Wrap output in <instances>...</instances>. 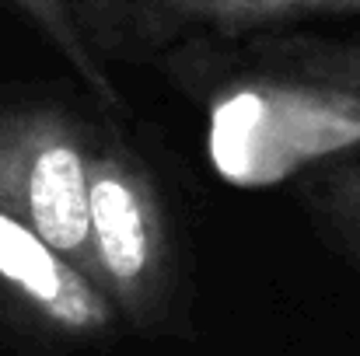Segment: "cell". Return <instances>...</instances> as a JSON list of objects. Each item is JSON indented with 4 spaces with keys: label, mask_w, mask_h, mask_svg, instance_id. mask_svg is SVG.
<instances>
[{
    "label": "cell",
    "mask_w": 360,
    "mask_h": 356,
    "mask_svg": "<svg viewBox=\"0 0 360 356\" xmlns=\"http://www.w3.org/2000/svg\"><path fill=\"white\" fill-rule=\"evenodd\" d=\"M91 279L122 322L154 332L172 308L175 241L161 189L147 164L112 136L91 147L88 182Z\"/></svg>",
    "instance_id": "6da1fadb"
},
{
    "label": "cell",
    "mask_w": 360,
    "mask_h": 356,
    "mask_svg": "<svg viewBox=\"0 0 360 356\" xmlns=\"http://www.w3.org/2000/svg\"><path fill=\"white\" fill-rule=\"evenodd\" d=\"M95 133L70 109L32 102L0 109V210L46 237L91 276V182Z\"/></svg>",
    "instance_id": "7a4b0ae2"
},
{
    "label": "cell",
    "mask_w": 360,
    "mask_h": 356,
    "mask_svg": "<svg viewBox=\"0 0 360 356\" xmlns=\"http://www.w3.org/2000/svg\"><path fill=\"white\" fill-rule=\"evenodd\" d=\"M77 21L102 60H158L283 35V28L354 14L360 0H74Z\"/></svg>",
    "instance_id": "3957f363"
},
{
    "label": "cell",
    "mask_w": 360,
    "mask_h": 356,
    "mask_svg": "<svg viewBox=\"0 0 360 356\" xmlns=\"http://www.w3.org/2000/svg\"><path fill=\"white\" fill-rule=\"evenodd\" d=\"M0 304L21 325L63 339L95 343L120 325L105 290L46 237L0 210Z\"/></svg>",
    "instance_id": "277c9868"
},
{
    "label": "cell",
    "mask_w": 360,
    "mask_h": 356,
    "mask_svg": "<svg viewBox=\"0 0 360 356\" xmlns=\"http://www.w3.org/2000/svg\"><path fill=\"white\" fill-rule=\"evenodd\" d=\"M266 67L315 88L360 98V42L311 39V35H269L248 46Z\"/></svg>",
    "instance_id": "5b68a950"
},
{
    "label": "cell",
    "mask_w": 360,
    "mask_h": 356,
    "mask_svg": "<svg viewBox=\"0 0 360 356\" xmlns=\"http://www.w3.org/2000/svg\"><path fill=\"white\" fill-rule=\"evenodd\" d=\"M7 4L18 7L25 14V21L42 32V39L63 56V63L77 74V81L91 91V98L98 105H105L109 112H120L122 91L116 88L105 60L91 49V42L77 21L74 0H7Z\"/></svg>",
    "instance_id": "8992f818"
},
{
    "label": "cell",
    "mask_w": 360,
    "mask_h": 356,
    "mask_svg": "<svg viewBox=\"0 0 360 356\" xmlns=\"http://www.w3.org/2000/svg\"><path fill=\"white\" fill-rule=\"evenodd\" d=\"M301 199L319 231L360 265V157H333L315 168Z\"/></svg>",
    "instance_id": "52a82bcc"
}]
</instances>
